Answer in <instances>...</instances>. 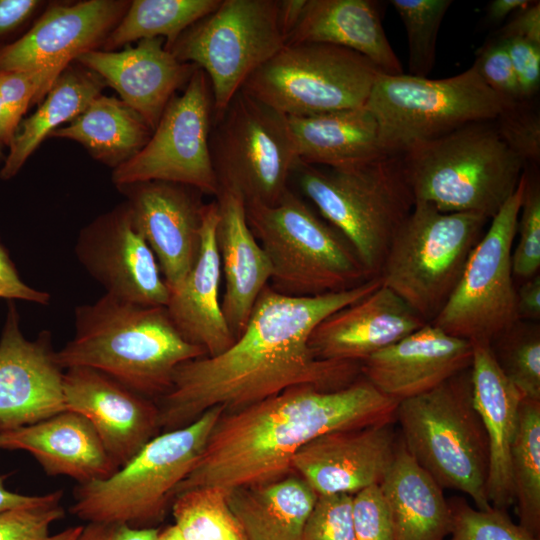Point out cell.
Here are the masks:
<instances>
[{
    "label": "cell",
    "mask_w": 540,
    "mask_h": 540,
    "mask_svg": "<svg viewBox=\"0 0 540 540\" xmlns=\"http://www.w3.org/2000/svg\"><path fill=\"white\" fill-rule=\"evenodd\" d=\"M379 276L338 292L295 297L266 286L242 333L224 352L179 365L159 398L160 430L187 426L214 407L230 412L296 386L332 391L361 376L360 362L323 360L309 347L314 328L366 297Z\"/></svg>",
    "instance_id": "1"
},
{
    "label": "cell",
    "mask_w": 540,
    "mask_h": 540,
    "mask_svg": "<svg viewBox=\"0 0 540 540\" xmlns=\"http://www.w3.org/2000/svg\"><path fill=\"white\" fill-rule=\"evenodd\" d=\"M398 403L361 375L341 389L296 386L223 412L174 496L195 488L229 491L285 477L296 453L311 440L333 431L393 423Z\"/></svg>",
    "instance_id": "2"
},
{
    "label": "cell",
    "mask_w": 540,
    "mask_h": 540,
    "mask_svg": "<svg viewBox=\"0 0 540 540\" xmlns=\"http://www.w3.org/2000/svg\"><path fill=\"white\" fill-rule=\"evenodd\" d=\"M74 336L56 352L62 369L101 371L150 399L169 391L176 368L207 356L188 342L164 306H144L104 294L74 310Z\"/></svg>",
    "instance_id": "3"
},
{
    "label": "cell",
    "mask_w": 540,
    "mask_h": 540,
    "mask_svg": "<svg viewBox=\"0 0 540 540\" xmlns=\"http://www.w3.org/2000/svg\"><path fill=\"white\" fill-rule=\"evenodd\" d=\"M401 158L415 201L442 212L478 213L489 220L515 192L525 166L494 121L412 143Z\"/></svg>",
    "instance_id": "4"
},
{
    "label": "cell",
    "mask_w": 540,
    "mask_h": 540,
    "mask_svg": "<svg viewBox=\"0 0 540 540\" xmlns=\"http://www.w3.org/2000/svg\"><path fill=\"white\" fill-rule=\"evenodd\" d=\"M301 191L347 240L370 277L379 275L389 246L415 199L401 153L345 168L299 163Z\"/></svg>",
    "instance_id": "5"
},
{
    "label": "cell",
    "mask_w": 540,
    "mask_h": 540,
    "mask_svg": "<svg viewBox=\"0 0 540 540\" xmlns=\"http://www.w3.org/2000/svg\"><path fill=\"white\" fill-rule=\"evenodd\" d=\"M470 367L400 401L395 421L407 452L442 489L465 493L477 509L486 510L492 506L486 493L489 448L474 405Z\"/></svg>",
    "instance_id": "6"
},
{
    "label": "cell",
    "mask_w": 540,
    "mask_h": 540,
    "mask_svg": "<svg viewBox=\"0 0 540 540\" xmlns=\"http://www.w3.org/2000/svg\"><path fill=\"white\" fill-rule=\"evenodd\" d=\"M224 411L217 406L187 426L164 431L109 477L77 484L69 512L87 523L158 528Z\"/></svg>",
    "instance_id": "7"
},
{
    "label": "cell",
    "mask_w": 540,
    "mask_h": 540,
    "mask_svg": "<svg viewBox=\"0 0 540 540\" xmlns=\"http://www.w3.org/2000/svg\"><path fill=\"white\" fill-rule=\"evenodd\" d=\"M245 210L247 223L269 258L270 286L277 292L317 296L372 278L342 234L292 191L274 205L245 204Z\"/></svg>",
    "instance_id": "8"
},
{
    "label": "cell",
    "mask_w": 540,
    "mask_h": 540,
    "mask_svg": "<svg viewBox=\"0 0 540 540\" xmlns=\"http://www.w3.org/2000/svg\"><path fill=\"white\" fill-rule=\"evenodd\" d=\"M488 220L415 201L382 263V284L430 323L456 288Z\"/></svg>",
    "instance_id": "9"
},
{
    "label": "cell",
    "mask_w": 540,
    "mask_h": 540,
    "mask_svg": "<svg viewBox=\"0 0 540 540\" xmlns=\"http://www.w3.org/2000/svg\"><path fill=\"white\" fill-rule=\"evenodd\" d=\"M511 104L473 64L444 79L379 73L365 108L378 124L383 149L395 154L468 124L495 121Z\"/></svg>",
    "instance_id": "10"
},
{
    "label": "cell",
    "mask_w": 540,
    "mask_h": 540,
    "mask_svg": "<svg viewBox=\"0 0 540 540\" xmlns=\"http://www.w3.org/2000/svg\"><path fill=\"white\" fill-rule=\"evenodd\" d=\"M210 153L219 191L274 205L299 165L287 116L239 90L213 121Z\"/></svg>",
    "instance_id": "11"
},
{
    "label": "cell",
    "mask_w": 540,
    "mask_h": 540,
    "mask_svg": "<svg viewBox=\"0 0 540 540\" xmlns=\"http://www.w3.org/2000/svg\"><path fill=\"white\" fill-rule=\"evenodd\" d=\"M379 73L343 47L285 44L241 90L287 117H304L364 107Z\"/></svg>",
    "instance_id": "12"
},
{
    "label": "cell",
    "mask_w": 540,
    "mask_h": 540,
    "mask_svg": "<svg viewBox=\"0 0 540 540\" xmlns=\"http://www.w3.org/2000/svg\"><path fill=\"white\" fill-rule=\"evenodd\" d=\"M285 44L279 0H221L166 49L208 76L214 121L245 81Z\"/></svg>",
    "instance_id": "13"
},
{
    "label": "cell",
    "mask_w": 540,
    "mask_h": 540,
    "mask_svg": "<svg viewBox=\"0 0 540 540\" xmlns=\"http://www.w3.org/2000/svg\"><path fill=\"white\" fill-rule=\"evenodd\" d=\"M526 181L524 170L515 192L490 219L456 288L430 324L471 344L489 345L518 320L511 257Z\"/></svg>",
    "instance_id": "14"
},
{
    "label": "cell",
    "mask_w": 540,
    "mask_h": 540,
    "mask_svg": "<svg viewBox=\"0 0 540 540\" xmlns=\"http://www.w3.org/2000/svg\"><path fill=\"white\" fill-rule=\"evenodd\" d=\"M213 119L211 84L197 67L182 94L166 106L147 144L113 169V183L166 181L217 196L219 185L209 144Z\"/></svg>",
    "instance_id": "15"
},
{
    "label": "cell",
    "mask_w": 540,
    "mask_h": 540,
    "mask_svg": "<svg viewBox=\"0 0 540 540\" xmlns=\"http://www.w3.org/2000/svg\"><path fill=\"white\" fill-rule=\"evenodd\" d=\"M75 255L105 294L144 306L166 307L168 285L125 201L81 229Z\"/></svg>",
    "instance_id": "16"
},
{
    "label": "cell",
    "mask_w": 540,
    "mask_h": 540,
    "mask_svg": "<svg viewBox=\"0 0 540 540\" xmlns=\"http://www.w3.org/2000/svg\"><path fill=\"white\" fill-rule=\"evenodd\" d=\"M116 187L126 197L133 224L152 250L168 288L176 286L198 255L205 205L201 192L166 181Z\"/></svg>",
    "instance_id": "17"
},
{
    "label": "cell",
    "mask_w": 540,
    "mask_h": 540,
    "mask_svg": "<svg viewBox=\"0 0 540 540\" xmlns=\"http://www.w3.org/2000/svg\"><path fill=\"white\" fill-rule=\"evenodd\" d=\"M129 4L85 0L48 5L24 35L0 45V71L66 68L83 53L103 46Z\"/></svg>",
    "instance_id": "18"
},
{
    "label": "cell",
    "mask_w": 540,
    "mask_h": 540,
    "mask_svg": "<svg viewBox=\"0 0 540 540\" xmlns=\"http://www.w3.org/2000/svg\"><path fill=\"white\" fill-rule=\"evenodd\" d=\"M65 410L85 416L119 469L158 435L159 408L109 375L88 367L63 372Z\"/></svg>",
    "instance_id": "19"
},
{
    "label": "cell",
    "mask_w": 540,
    "mask_h": 540,
    "mask_svg": "<svg viewBox=\"0 0 540 540\" xmlns=\"http://www.w3.org/2000/svg\"><path fill=\"white\" fill-rule=\"evenodd\" d=\"M15 304L0 339V428L28 425L64 411L63 372L52 334L42 331L27 340Z\"/></svg>",
    "instance_id": "20"
},
{
    "label": "cell",
    "mask_w": 540,
    "mask_h": 540,
    "mask_svg": "<svg viewBox=\"0 0 540 540\" xmlns=\"http://www.w3.org/2000/svg\"><path fill=\"white\" fill-rule=\"evenodd\" d=\"M393 423L323 434L296 453L292 470L317 495H354L380 485L394 462L399 444Z\"/></svg>",
    "instance_id": "21"
},
{
    "label": "cell",
    "mask_w": 540,
    "mask_h": 540,
    "mask_svg": "<svg viewBox=\"0 0 540 540\" xmlns=\"http://www.w3.org/2000/svg\"><path fill=\"white\" fill-rule=\"evenodd\" d=\"M473 345L427 323L360 362L361 375L400 402L426 393L472 364Z\"/></svg>",
    "instance_id": "22"
},
{
    "label": "cell",
    "mask_w": 540,
    "mask_h": 540,
    "mask_svg": "<svg viewBox=\"0 0 540 540\" xmlns=\"http://www.w3.org/2000/svg\"><path fill=\"white\" fill-rule=\"evenodd\" d=\"M76 61L114 88L153 131L175 92L185 88L197 68L179 61L160 37L140 40L121 51L91 50Z\"/></svg>",
    "instance_id": "23"
},
{
    "label": "cell",
    "mask_w": 540,
    "mask_h": 540,
    "mask_svg": "<svg viewBox=\"0 0 540 540\" xmlns=\"http://www.w3.org/2000/svg\"><path fill=\"white\" fill-rule=\"evenodd\" d=\"M426 324L404 300L381 284L321 321L308 343L318 359L362 362Z\"/></svg>",
    "instance_id": "24"
},
{
    "label": "cell",
    "mask_w": 540,
    "mask_h": 540,
    "mask_svg": "<svg viewBox=\"0 0 540 540\" xmlns=\"http://www.w3.org/2000/svg\"><path fill=\"white\" fill-rule=\"evenodd\" d=\"M0 449L30 453L49 476L87 483L118 470L91 422L64 410L32 424L0 428Z\"/></svg>",
    "instance_id": "25"
},
{
    "label": "cell",
    "mask_w": 540,
    "mask_h": 540,
    "mask_svg": "<svg viewBox=\"0 0 540 540\" xmlns=\"http://www.w3.org/2000/svg\"><path fill=\"white\" fill-rule=\"evenodd\" d=\"M217 202L204 205L200 246L191 270L169 288L166 309L181 335L216 356L235 341L225 320L220 297L222 272L216 245Z\"/></svg>",
    "instance_id": "26"
},
{
    "label": "cell",
    "mask_w": 540,
    "mask_h": 540,
    "mask_svg": "<svg viewBox=\"0 0 540 540\" xmlns=\"http://www.w3.org/2000/svg\"><path fill=\"white\" fill-rule=\"evenodd\" d=\"M216 202V245L225 285L221 306L236 339L244 330L258 297L269 285L272 268L247 223L244 200L231 191L220 190Z\"/></svg>",
    "instance_id": "27"
},
{
    "label": "cell",
    "mask_w": 540,
    "mask_h": 540,
    "mask_svg": "<svg viewBox=\"0 0 540 540\" xmlns=\"http://www.w3.org/2000/svg\"><path fill=\"white\" fill-rule=\"evenodd\" d=\"M472 345L473 400L489 448L487 498L493 507L506 510L514 504L510 452L523 396L501 372L489 345Z\"/></svg>",
    "instance_id": "28"
},
{
    "label": "cell",
    "mask_w": 540,
    "mask_h": 540,
    "mask_svg": "<svg viewBox=\"0 0 540 540\" xmlns=\"http://www.w3.org/2000/svg\"><path fill=\"white\" fill-rule=\"evenodd\" d=\"M325 43L361 54L382 73H403L372 0H306L286 44Z\"/></svg>",
    "instance_id": "29"
},
{
    "label": "cell",
    "mask_w": 540,
    "mask_h": 540,
    "mask_svg": "<svg viewBox=\"0 0 540 540\" xmlns=\"http://www.w3.org/2000/svg\"><path fill=\"white\" fill-rule=\"evenodd\" d=\"M287 119L300 163L345 168L390 154L365 106Z\"/></svg>",
    "instance_id": "30"
},
{
    "label": "cell",
    "mask_w": 540,
    "mask_h": 540,
    "mask_svg": "<svg viewBox=\"0 0 540 540\" xmlns=\"http://www.w3.org/2000/svg\"><path fill=\"white\" fill-rule=\"evenodd\" d=\"M380 488L394 540H445L450 534L451 513L443 489L411 457L401 440Z\"/></svg>",
    "instance_id": "31"
},
{
    "label": "cell",
    "mask_w": 540,
    "mask_h": 540,
    "mask_svg": "<svg viewBox=\"0 0 540 540\" xmlns=\"http://www.w3.org/2000/svg\"><path fill=\"white\" fill-rule=\"evenodd\" d=\"M317 498L300 476L226 491L227 504L247 540H301Z\"/></svg>",
    "instance_id": "32"
},
{
    "label": "cell",
    "mask_w": 540,
    "mask_h": 540,
    "mask_svg": "<svg viewBox=\"0 0 540 540\" xmlns=\"http://www.w3.org/2000/svg\"><path fill=\"white\" fill-rule=\"evenodd\" d=\"M74 62L59 74L37 110L21 121L0 170L2 180L13 178L43 140L60 125L75 119L101 95L105 81Z\"/></svg>",
    "instance_id": "33"
},
{
    "label": "cell",
    "mask_w": 540,
    "mask_h": 540,
    "mask_svg": "<svg viewBox=\"0 0 540 540\" xmlns=\"http://www.w3.org/2000/svg\"><path fill=\"white\" fill-rule=\"evenodd\" d=\"M152 133L143 118L122 100L101 94L49 137L76 141L93 158L115 169L134 157Z\"/></svg>",
    "instance_id": "34"
},
{
    "label": "cell",
    "mask_w": 540,
    "mask_h": 540,
    "mask_svg": "<svg viewBox=\"0 0 540 540\" xmlns=\"http://www.w3.org/2000/svg\"><path fill=\"white\" fill-rule=\"evenodd\" d=\"M221 0H133L102 49L115 51L134 41L163 38L165 48L191 25L213 12Z\"/></svg>",
    "instance_id": "35"
},
{
    "label": "cell",
    "mask_w": 540,
    "mask_h": 540,
    "mask_svg": "<svg viewBox=\"0 0 540 540\" xmlns=\"http://www.w3.org/2000/svg\"><path fill=\"white\" fill-rule=\"evenodd\" d=\"M514 503L519 524L540 535V401L523 398L510 452Z\"/></svg>",
    "instance_id": "36"
},
{
    "label": "cell",
    "mask_w": 540,
    "mask_h": 540,
    "mask_svg": "<svg viewBox=\"0 0 540 540\" xmlns=\"http://www.w3.org/2000/svg\"><path fill=\"white\" fill-rule=\"evenodd\" d=\"M171 511L184 540H247L223 489L206 487L178 493Z\"/></svg>",
    "instance_id": "37"
},
{
    "label": "cell",
    "mask_w": 540,
    "mask_h": 540,
    "mask_svg": "<svg viewBox=\"0 0 540 540\" xmlns=\"http://www.w3.org/2000/svg\"><path fill=\"white\" fill-rule=\"evenodd\" d=\"M504 376L523 398L540 401V326L517 320L489 344Z\"/></svg>",
    "instance_id": "38"
},
{
    "label": "cell",
    "mask_w": 540,
    "mask_h": 540,
    "mask_svg": "<svg viewBox=\"0 0 540 540\" xmlns=\"http://www.w3.org/2000/svg\"><path fill=\"white\" fill-rule=\"evenodd\" d=\"M408 41L409 74L427 77L433 70L436 40L451 0H392Z\"/></svg>",
    "instance_id": "39"
},
{
    "label": "cell",
    "mask_w": 540,
    "mask_h": 540,
    "mask_svg": "<svg viewBox=\"0 0 540 540\" xmlns=\"http://www.w3.org/2000/svg\"><path fill=\"white\" fill-rule=\"evenodd\" d=\"M451 513L449 540H539L520 524L514 523L506 510L491 506L475 509L459 496L448 500Z\"/></svg>",
    "instance_id": "40"
},
{
    "label": "cell",
    "mask_w": 540,
    "mask_h": 540,
    "mask_svg": "<svg viewBox=\"0 0 540 540\" xmlns=\"http://www.w3.org/2000/svg\"><path fill=\"white\" fill-rule=\"evenodd\" d=\"M517 234L518 241L511 257L512 272L514 277L525 281L538 274L540 268V188L528 172Z\"/></svg>",
    "instance_id": "41"
},
{
    "label": "cell",
    "mask_w": 540,
    "mask_h": 540,
    "mask_svg": "<svg viewBox=\"0 0 540 540\" xmlns=\"http://www.w3.org/2000/svg\"><path fill=\"white\" fill-rule=\"evenodd\" d=\"M63 491L44 494L30 505L0 512V540H47L49 528L65 516Z\"/></svg>",
    "instance_id": "42"
},
{
    "label": "cell",
    "mask_w": 540,
    "mask_h": 540,
    "mask_svg": "<svg viewBox=\"0 0 540 540\" xmlns=\"http://www.w3.org/2000/svg\"><path fill=\"white\" fill-rule=\"evenodd\" d=\"M353 495H318L303 529L301 540H356Z\"/></svg>",
    "instance_id": "43"
},
{
    "label": "cell",
    "mask_w": 540,
    "mask_h": 540,
    "mask_svg": "<svg viewBox=\"0 0 540 540\" xmlns=\"http://www.w3.org/2000/svg\"><path fill=\"white\" fill-rule=\"evenodd\" d=\"M501 138L525 164L540 159V118L528 102L511 104L495 121Z\"/></svg>",
    "instance_id": "44"
},
{
    "label": "cell",
    "mask_w": 540,
    "mask_h": 540,
    "mask_svg": "<svg viewBox=\"0 0 540 540\" xmlns=\"http://www.w3.org/2000/svg\"><path fill=\"white\" fill-rule=\"evenodd\" d=\"M65 68L0 71V97L22 119L27 109L41 102Z\"/></svg>",
    "instance_id": "45"
},
{
    "label": "cell",
    "mask_w": 540,
    "mask_h": 540,
    "mask_svg": "<svg viewBox=\"0 0 540 540\" xmlns=\"http://www.w3.org/2000/svg\"><path fill=\"white\" fill-rule=\"evenodd\" d=\"M352 515L356 540H394L389 509L380 485L353 495Z\"/></svg>",
    "instance_id": "46"
},
{
    "label": "cell",
    "mask_w": 540,
    "mask_h": 540,
    "mask_svg": "<svg viewBox=\"0 0 540 540\" xmlns=\"http://www.w3.org/2000/svg\"><path fill=\"white\" fill-rule=\"evenodd\" d=\"M473 64L491 90L509 102H523L511 60L501 40L484 45Z\"/></svg>",
    "instance_id": "47"
},
{
    "label": "cell",
    "mask_w": 540,
    "mask_h": 540,
    "mask_svg": "<svg viewBox=\"0 0 540 540\" xmlns=\"http://www.w3.org/2000/svg\"><path fill=\"white\" fill-rule=\"evenodd\" d=\"M511 60L518 82L521 99L528 102L540 87V45L521 39H499Z\"/></svg>",
    "instance_id": "48"
},
{
    "label": "cell",
    "mask_w": 540,
    "mask_h": 540,
    "mask_svg": "<svg viewBox=\"0 0 540 540\" xmlns=\"http://www.w3.org/2000/svg\"><path fill=\"white\" fill-rule=\"evenodd\" d=\"M0 298L12 301L20 299L41 305L49 303L50 295L24 283L10 259L7 251L0 245Z\"/></svg>",
    "instance_id": "49"
},
{
    "label": "cell",
    "mask_w": 540,
    "mask_h": 540,
    "mask_svg": "<svg viewBox=\"0 0 540 540\" xmlns=\"http://www.w3.org/2000/svg\"><path fill=\"white\" fill-rule=\"evenodd\" d=\"M44 5L40 0H0V45L26 26Z\"/></svg>",
    "instance_id": "50"
},
{
    "label": "cell",
    "mask_w": 540,
    "mask_h": 540,
    "mask_svg": "<svg viewBox=\"0 0 540 540\" xmlns=\"http://www.w3.org/2000/svg\"><path fill=\"white\" fill-rule=\"evenodd\" d=\"M159 529H135L120 523L88 522L76 540H155Z\"/></svg>",
    "instance_id": "51"
},
{
    "label": "cell",
    "mask_w": 540,
    "mask_h": 540,
    "mask_svg": "<svg viewBox=\"0 0 540 540\" xmlns=\"http://www.w3.org/2000/svg\"><path fill=\"white\" fill-rule=\"evenodd\" d=\"M521 38L540 45V3L533 1L501 30L498 39Z\"/></svg>",
    "instance_id": "52"
},
{
    "label": "cell",
    "mask_w": 540,
    "mask_h": 540,
    "mask_svg": "<svg viewBox=\"0 0 540 540\" xmlns=\"http://www.w3.org/2000/svg\"><path fill=\"white\" fill-rule=\"evenodd\" d=\"M516 314L518 320L536 322L540 319V275L523 281L516 289Z\"/></svg>",
    "instance_id": "53"
},
{
    "label": "cell",
    "mask_w": 540,
    "mask_h": 540,
    "mask_svg": "<svg viewBox=\"0 0 540 540\" xmlns=\"http://www.w3.org/2000/svg\"><path fill=\"white\" fill-rule=\"evenodd\" d=\"M532 2L529 0H493L487 7L488 20L499 23L510 14L526 8Z\"/></svg>",
    "instance_id": "54"
},
{
    "label": "cell",
    "mask_w": 540,
    "mask_h": 540,
    "mask_svg": "<svg viewBox=\"0 0 540 540\" xmlns=\"http://www.w3.org/2000/svg\"><path fill=\"white\" fill-rule=\"evenodd\" d=\"M21 123L0 97V146H10Z\"/></svg>",
    "instance_id": "55"
},
{
    "label": "cell",
    "mask_w": 540,
    "mask_h": 540,
    "mask_svg": "<svg viewBox=\"0 0 540 540\" xmlns=\"http://www.w3.org/2000/svg\"><path fill=\"white\" fill-rule=\"evenodd\" d=\"M306 0H279V15L285 37L294 28L303 11Z\"/></svg>",
    "instance_id": "56"
},
{
    "label": "cell",
    "mask_w": 540,
    "mask_h": 540,
    "mask_svg": "<svg viewBox=\"0 0 540 540\" xmlns=\"http://www.w3.org/2000/svg\"><path fill=\"white\" fill-rule=\"evenodd\" d=\"M6 476H0V512L8 509L34 504L40 501L43 495H24L9 491L5 487Z\"/></svg>",
    "instance_id": "57"
},
{
    "label": "cell",
    "mask_w": 540,
    "mask_h": 540,
    "mask_svg": "<svg viewBox=\"0 0 540 540\" xmlns=\"http://www.w3.org/2000/svg\"><path fill=\"white\" fill-rule=\"evenodd\" d=\"M155 540H184L175 524L160 528Z\"/></svg>",
    "instance_id": "58"
},
{
    "label": "cell",
    "mask_w": 540,
    "mask_h": 540,
    "mask_svg": "<svg viewBox=\"0 0 540 540\" xmlns=\"http://www.w3.org/2000/svg\"><path fill=\"white\" fill-rule=\"evenodd\" d=\"M83 526H71L61 532L50 535L47 540H76Z\"/></svg>",
    "instance_id": "59"
},
{
    "label": "cell",
    "mask_w": 540,
    "mask_h": 540,
    "mask_svg": "<svg viewBox=\"0 0 540 540\" xmlns=\"http://www.w3.org/2000/svg\"><path fill=\"white\" fill-rule=\"evenodd\" d=\"M3 147L0 146V161H4L5 159V155L3 153V150H2Z\"/></svg>",
    "instance_id": "60"
}]
</instances>
